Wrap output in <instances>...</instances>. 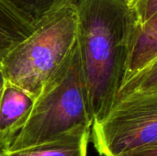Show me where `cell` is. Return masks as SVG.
Wrapping results in <instances>:
<instances>
[{
	"label": "cell",
	"instance_id": "obj_12",
	"mask_svg": "<svg viewBox=\"0 0 157 156\" xmlns=\"http://www.w3.org/2000/svg\"><path fill=\"white\" fill-rule=\"evenodd\" d=\"M120 156H157V143L130 151Z\"/></svg>",
	"mask_w": 157,
	"mask_h": 156
},
{
	"label": "cell",
	"instance_id": "obj_6",
	"mask_svg": "<svg viewBox=\"0 0 157 156\" xmlns=\"http://www.w3.org/2000/svg\"><path fill=\"white\" fill-rule=\"evenodd\" d=\"M90 136L91 129L78 130L32 147L1 153L0 156H87Z\"/></svg>",
	"mask_w": 157,
	"mask_h": 156
},
{
	"label": "cell",
	"instance_id": "obj_2",
	"mask_svg": "<svg viewBox=\"0 0 157 156\" xmlns=\"http://www.w3.org/2000/svg\"><path fill=\"white\" fill-rule=\"evenodd\" d=\"M77 41L75 0H56L31 34L0 56L6 82L34 99L59 70Z\"/></svg>",
	"mask_w": 157,
	"mask_h": 156
},
{
	"label": "cell",
	"instance_id": "obj_4",
	"mask_svg": "<svg viewBox=\"0 0 157 156\" xmlns=\"http://www.w3.org/2000/svg\"><path fill=\"white\" fill-rule=\"evenodd\" d=\"M90 137L100 156H120L157 143V93L116 102L103 120L92 124Z\"/></svg>",
	"mask_w": 157,
	"mask_h": 156
},
{
	"label": "cell",
	"instance_id": "obj_3",
	"mask_svg": "<svg viewBox=\"0 0 157 156\" xmlns=\"http://www.w3.org/2000/svg\"><path fill=\"white\" fill-rule=\"evenodd\" d=\"M92 124L76 41L72 52L35 99L26 125L6 152L32 147L69 132L91 129Z\"/></svg>",
	"mask_w": 157,
	"mask_h": 156
},
{
	"label": "cell",
	"instance_id": "obj_14",
	"mask_svg": "<svg viewBox=\"0 0 157 156\" xmlns=\"http://www.w3.org/2000/svg\"><path fill=\"white\" fill-rule=\"evenodd\" d=\"M125 1H127V2H128L129 4H132V3L133 2V0H125Z\"/></svg>",
	"mask_w": 157,
	"mask_h": 156
},
{
	"label": "cell",
	"instance_id": "obj_11",
	"mask_svg": "<svg viewBox=\"0 0 157 156\" xmlns=\"http://www.w3.org/2000/svg\"><path fill=\"white\" fill-rule=\"evenodd\" d=\"M130 5L136 13L140 26L148 22L157 13V0H133Z\"/></svg>",
	"mask_w": 157,
	"mask_h": 156
},
{
	"label": "cell",
	"instance_id": "obj_8",
	"mask_svg": "<svg viewBox=\"0 0 157 156\" xmlns=\"http://www.w3.org/2000/svg\"><path fill=\"white\" fill-rule=\"evenodd\" d=\"M156 57L157 13L148 22L139 28L124 83Z\"/></svg>",
	"mask_w": 157,
	"mask_h": 156
},
{
	"label": "cell",
	"instance_id": "obj_5",
	"mask_svg": "<svg viewBox=\"0 0 157 156\" xmlns=\"http://www.w3.org/2000/svg\"><path fill=\"white\" fill-rule=\"evenodd\" d=\"M35 99L6 82L0 98V154L8 150L26 125Z\"/></svg>",
	"mask_w": 157,
	"mask_h": 156
},
{
	"label": "cell",
	"instance_id": "obj_1",
	"mask_svg": "<svg viewBox=\"0 0 157 156\" xmlns=\"http://www.w3.org/2000/svg\"><path fill=\"white\" fill-rule=\"evenodd\" d=\"M77 45L93 123L112 109L122 86L140 23L125 0H75Z\"/></svg>",
	"mask_w": 157,
	"mask_h": 156
},
{
	"label": "cell",
	"instance_id": "obj_7",
	"mask_svg": "<svg viewBox=\"0 0 157 156\" xmlns=\"http://www.w3.org/2000/svg\"><path fill=\"white\" fill-rule=\"evenodd\" d=\"M35 26L0 0V56L29 37Z\"/></svg>",
	"mask_w": 157,
	"mask_h": 156
},
{
	"label": "cell",
	"instance_id": "obj_9",
	"mask_svg": "<svg viewBox=\"0 0 157 156\" xmlns=\"http://www.w3.org/2000/svg\"><path fill=\"white\" fill-rule=\"evenodd\" d=\"M151 93H157V57L122 85L116 102L132 95Z\"/></svg>",
	"mask_w": 157,
	"mask_h": 156
},
{
	"label": "cell",
	"instance_id": "obj_10",
	"mask_svg": "<svg viewBox=\"0 0 157 156\" xmlns=\"http://www.w3.org/2000/svg\"><path fill=\"white\" fill-rule=\"evenodd\" d=\"M35 26L39 18L56 0H3Z\"/></svg>",
	"mask_w": 157,
	"mask_h": 156
},
{
	"label": "cell",
	"instance_id": "obj_13",
	"mask_svg": "<svg viewBox=\"0 0 157 156\" xmlns=\"http://www.w3.org/2000/svg\"><path fill=\"white\" fill-rule=\"evenodd\" d=\"M5 83H6V80L3 76V74L0 70V98H1V96H2V92H3V89H4V86H5Z\"/></svg>",
	"mask_w": 157,
	"mask_h": 156
}]
</instances>
